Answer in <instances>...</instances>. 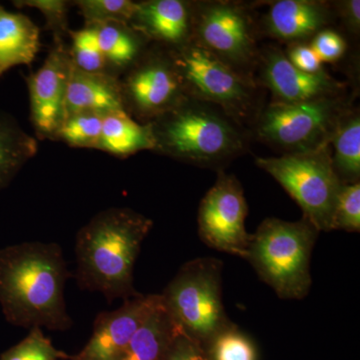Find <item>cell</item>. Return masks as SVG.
<instances>
[{"mask_svg":"<svg viewBox=\"0 0 360 360\" xmlns=\"http://www.w3.org/2000/svg\"><path fill=\"white\" fill-rule=\"evenodd\" d=\"M335 156L333 168L342 184L359 182L360 120L359 115L342 118L336 127L331 141Z\"/></svg>","mask_w":360,"mask_h":360,"instance_id":"cell-23","label":"cell"},{"mask_svg":"<svg viewBox=\"0 0 360 360\" xmlns=\"http://www.w3.org/2000/svg\"><path fill=\"white\" fill-rule=\"evenodd\" d=\"M319 231L309 220L266 219L251 234L245 260L281 300L309 295L310 259Z\"/></svg>","mask_w":360,"mask_h":360,"instance_id":"cell-3","label":"cell"},{"mask_svg":"<svg viewBox=\"0 0 360 360\" xmlns=\"http://www.w3.org/2000/svg\"><path fill=\"white\" fill-rule=\"evenodd\" d=\"M72 45L70 49L71 60L78 70L90 73H108V65L99 51L94 30L85 25L77 32H70Z\"/></svg>","mask_w":360,"mask_h":360,"instance_id":"cell-27","label":"cell"},{"mask_svg":"<svg viewBox=\"0 0 360 360\" xmlns=\"http://www.w3.org/2000/svg\"><path fill=\"white\" fill-rule=\"evenodd\" d=\"M70 276L58 243L32 241L1 248L0 307L6 321L28 329H70L65 300Z\"/></svg>","mask_w":360,"mask_h":360,"instance_id":"cell-1","label":"cell"},{"mask_svg":"<svg viewBox=\"0 0 360 360\" xmlns=\"http://www.w3.org/2000/svg\"><path fill=\"white\" fill-rule=\"evenodd\" d=\"M328 9L322 2L310 0H281L267 13L270 34L283 41H302L315 37L328 22Z\"/></svg>","mask_w":360,"mask_h":360,"instance_id":"cell-17","label":"cell"},{"mask_svg":"<svg viewBox=\"0 0 360 360\" xmlns=\"http://www.w3.org/2000/svg\"><path fill=\"white\" fill-rule=\"evenodd\" d=\"M205 349L210 360H258L257 345L236 323L217 333Z\"/></svg>","mask_w":360,"mask_h":360,"instance_id":"cell-24","label":"cell"},{"mask_svg":"<svg viewBox=\"0 0 360 360\" xmlns=\"http://www.w3.org/2000/svg\"><path fill=\"white\" fill-rule=\"evenodd\" d=\"M221 260L200 257L180 267L160 293L161 300L175 326L205 345L234 322L222 302Z\"/></svg>","mask_w":360,"mask_h":360,"instance_id":"cell-5","label":"cell"},{"mask_svg":"<svg viewBox=\"0 0 360 360\" xmlns=\"http://www.w3.org/2000/svg\"><path fill=\"white\" fill-rule=\"evenodd\" d=\"M177 328L160 307L144 321L117 360H163Z\"/></svg>","mask_w":360,"mask_h":360,"instance_id":"cell-21","label":"cell"},{"mask_svg":"<svg viewBox=\"0 0 360 360\" xmlns=\"http://www.w3.org/2000/svg\"><path fill=\"white\" fill-rule=\"evenodd\" d=\"M198 35L205 47L225 63L245 65L255 56V39L245 11L232 4H210L201 11Z\"/></svg>","mask_w":360,"mask_h":360,"instance_id":"cell-13","label":"cell"},{"mask_svg":"<svg viewBox=\"0 0 360 360\" xmlns=\"http://www.w3.org/2000/svg\"><path fill=\"white\" fill-rule=\"evenodd\" d=\"M84 16L86 25L123 23L129 25L136 8L130 0H78L73 1Z\"/></svg>","mask_w":360,"mask_h":360,"instance_id":"cell-26","label":"cell"},{"mask_svg":"<svg viewBox=\"0 0 360 360\" xmlns=\"http://www.w3.org/2000/svg\"><path fill=\"white\" fill-rule=\"evenodd\" d=\"M104 115L78 112L66 116L56 141H63L75 148H98Z\"/></svg>","mask_w":360,"mask_h":360,"instance_id":"cell-25","label":"cell"},{"mask_svg":"<svg viewBox=\"0 0 360 360\" xmlns=\"http://www.w3.org/2000/svg\"><path fill=\"white\" fill-rule=\"evenodd\" d=\"M70 357L52 345L42 328H33L25 340L9 348L0 360H65Z\"/></svg>","mask_w":360,"mask_h":360,"instance_id":"cell-28","label":"cell"},{"mask_svg":"<svg viewBox=\"0 0 360 360\" xmlns=\"http://www.w3.org/2000/svg\"><path fill=\"white\" fill-rule=\"evenodd\" d=\"M37 139L26 134L11 116L0 112V189L37 155Z\"/></svg>","mask_w":360,"mask_h":360,"instance_id":"cell-22","label":"cell"},{"mask_svg":"<svg viewBox=\"0 0 360 360\" xmlns=\"http://www.w3.org/2000/svg\"><path fill=\"white\" fill-rule=\"evenodd\" d=\"M78 112L103 115L127 112L117 77L105 72H85L73 65L66 96V116Z\"/></svg>","mask_w":360,"mask_h":360,"instance_id":"cell-16","label":"cell"},{"mask_svg":"<svg viewBox=\"0 0 360 360\" xmlns=\"http://www.w3.org/2000/svg\"><path fill=\"white\" fill-rule=\"evenodd\" d=\"M86 25L96 34L97 45L110 75L131 68L141 58V35L129 25L110 22Z\"/></svg>","mask_w":360,"mask_h":360,"instance_id":"cell-20","label":"cell"},{"mask_svg":"<svg viewBox=\"0 0 360 360\" xmlns=\"http://www.w3.org/2000/svg\"><path fill=\"white\" fill-rule=\"evenodd\" d=\"M163 360H210L205 347L177 328Z\"/></svg>","mask_w":360,"mask_h":360,"instance_id":"cell-32","label":"cell"},{"mask_svg":"<svg viewBox=\"0 0 360 360\" xmlns=\"http://www.w3.org/2000/svg\"><path fill=\"white\" fill-rule=\"evenodd\" d=\"M191 7L181 0L136 2L129 26L141 37L175 46H184L193 30Z\"/></svg>","mask_w":360,"mask_h":360,"instance_id":"cell-15","label":"cell"},{"mask_svg":"<svg viewBox=\"0 0 360 360\" xmlns=\"http://www.w3.org/2000/svg\"><path fill=\"white\" fill-rule=\"evenodd\" d=\"M153 221L130 208L97 213L75 238L77 281L80 288L108 300L141 295L134 285V264Z\"/></svg>","mask_w":360,"mask_h":360,"instance_id":"cell-2","label":"cell"},{"mask_svg":"<svg viewBox=\"0 0 360 360\" xmlns=\"http://www.w3.org/2000/svg\"><path fill=\"white\" fill-rule=\"evenodd\" d=\"M160 295H139L115 311L97 315L91 338L75 360H117L144 321L160 307Z\"/></svg>","mask_w":360,"mask_h":360,"instance_id":"cell-12","label":"cell"},{"mask_svg":"<svg viewBox=\"0 0 360 360\" xmlns=\"http://www.w3.org/2000/svg\"><path fill=\"white\" fill-rule=\"evenodd\" d=\"M150 123L155 150L193 165H217L243 148V136L226 117L187 99Z\"/></svg>","mask_w":360,"mask_h":360,"instance_id":"cell-4","label":"cell"},{"mask_svg":"<svg viewBox=\"0 0 360 360\" xmlns=\"http://www.w3.org/2000/svg\"><path fill=\"white\" fill-rule=\"evenodd\" d=\"M312 51L322 63H333L343 56L345 51V39L333 30H321L312 40Z\"/></svg>","mask_w":360,"mask_h":360,"instance_id":"cell-31","label":"cell"},{"mask_svg":"<svg viewBox=\"0 0 360 360\" xmlns=\"http://www.w3.org/2000/svg\"><path fill=\"white\" fill-rule=\"evenodd\" d=\"M341 13L345 22L350 30L354 32H359L360 26V1L359 0H349L341 4Z\"/></svg>","mask_w":360,"mask_h":360,"instance_id":"cell-34","label":"cell"},{"mask_svg":"<svg viewBox=\"0 0 360 360\" xmlns=\"http://www.w3.org/2000/svg\"><path fill=\"white\" fill-rule=\"evenodd\" d=\"M14 6L23 8L30 7L40 11L46 21L47 30H51L54 39H63L68 30V13L72 1L65 0H18Z\"/></svg>","mask_w":360,"mask_h":360,"instance_id":"cell-30","label":"cell"},{"mask_svg":"<svg viewBox=\"0 0 360 360\" xmlns=\"http://www.w3.org/2000/svg\"><path fill=\"white\" fill-rule=\"evenodd\" d=\"M341 105L333 96L298 103H274L258 124L262 139L292 153L328 146L341 120Z\"/></svg>","mask_w":360,"mask_h":360,"instance_id":"cell-7","label":"cell"},{"mask_svg":"<svg viewBox=\"0 0 360 360\" xmlns=\"http://www.w3.org/2000/svg\"><path fill=\"white\" fill-rule=\"evenodd\" d=\"M39 46L37 25L25 14L0 6V78L14 66L32 65Z\"/></svg>","mask_w":360,"mask_h":360,"instance_id":"cell-18","label":"cell"},{"mask_svg":"<svg viewBox=\"0 0 360 360\" xmlns=\"http://www.w3.org/2000/svg\"><path fill=\"white\" fill-rule=\"evenodd\" d=\"M288 58L298 70L307 73H319L322 71L321 61L309 45L297 44L291 47Z\"/></svg>","mask_w":360,"mask_h":360,"instance_id":"cell-33","label":"cell"},{"mask_svg":"<svg viewBox=\"0 0 360 360\" xmlns=\"http://www.w3.org/2000/svg\"><path fill=\"white\" fill-rule=\"evenodd\" d=\"M120 84L127 113L148 122L186 101V89L170 56L139 58Z\"/></svg>","mask_w":360,"mask_h":360,"instance_id":"cell-10","label":"cell"},{"mask_svg":"<svg viewBox=\"0 0 360 360\" xmlns=\"http://www.w3.org/2000/svg\"><path fill=\"white\" fill-rule=\"evenodd\" d=\"M186 91L221 106L227 112L243 113L251 99L250 84L229 63L200 44H186L170 53Z\"/></svg>","mask_w":360,"mask_h":360,"instance_id":"cell-8","label":"cell"},{"mask_svg":"<svg viewBox=\"0 0 360 360\" xmlns=\"http://www.w3.org/2000/svg\"><path fill=\"white\" fill-rule=\"evenodd\" d=\"M333 231L359 232L360 184H343L336 200Z\"/></svg>","mask_w":360,"mask_h":360,"instance_id":"cell-29","label":"cell"},{"mask_svg":"<svg viewBox=\"0 0 360 360\" xmlns=\"http://www.w3.org/2000/svg\"><path fill=\"white\" fill-rule=\"evenodd\" d=\"M155 148V139L150 122H137L127 112L104 115L99 150L127 158L142 150Z\"/></svg>","mask_w":360,"mask_h":360,"instance_id":"cell-19","label":"cell"},{"mask_svg":"<svg viewBox=\"0 0 360 360\" xmlns=\"http://www.w3.org/2000/svg\"><path fill=\"white\" fill-rule=\"evenodd\" d=\"M258 167L271 175L319 232L333 231V213L342 182L336 174L328 146L309 153L258 158Z\"/></svg>","mask_w":360,"mask_h":360,"instance_id":"cell-6","label":"cell"},{"mask_svg":"<svg viewBox=\"0 0 360 360\" xmlns=\"http://www.w3.org/2000/svg\"><path fill=\"white\" fill-rule=\"evenodd\" d=\"M264 78L276 103H304L333 96L340 87L324 71L307 73L298 70L278 51H269L265 56Z\"/></svg>","mask_w":360,"mask_h":360,"instance_id":"cell-14","label":"cell"},{"mask_svg":"<svg viewBox=\"0 0 360 360\" xmlns=\"http://www.w3.org/2000/svg\"><path fill=\"white\" fill-rule=\"evenodd\" d=\"M65 360H75V359H73V356H70V359H65Z\"/></svg>","mask_w":360,"mask_h":360,"instance_id":"cell-35","label":"cell"},{"mask_svg":"<svg viewBox=\"0 0 360 360\" xmlns=\"http://www.w3.org/2000/svg\"><path fill=\"white\" fill-rule=\"evenodd\" d=\"M72 66L70 49L63 39H54L44 65L26 78L30 118L39 139L56 141L66 117V96Z\"/></svg>","mask_w":360,"mask_h":360,"instance_id":"cell-11","label":"cell"},{"mask_svg":"<svg viewBox=\"0 0 360 360\" xmlns=\"http://www.w3.org/2000/svg\"><path fill=\"white\" fill-rule=\"evenodd\" d=\"M248 212L240 182L221 172L198 208V236L208 248L245 259L251 239L245 229Z\"/></svg>","mask_w":360,"mask_h":360,"instance_id":"cell-9","label":"cell"}]
</instances>
